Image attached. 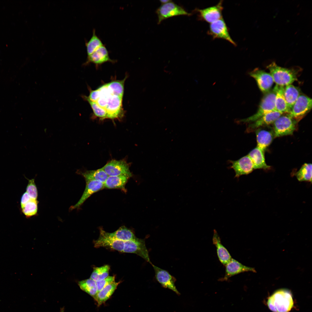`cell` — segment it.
<instances>
[{"label":"cell","mask_w":312,"mask_h":312,"mask_svg":"<svg viewBox=\"0 0 312 312\" xmlns=\"http://www.w3.org/2000/svg\"><path fill=\"white\" fill-rule=\"evenodd\" d=\"M100 92L104 109L107 114L108 118L112 120L122 119L125 113L122 108L123 97L113 94L107 86L102 88Z\"/></svg>","instance_id":"cell-1"},{"label":"cell","mask_w":312,"mask_h":312,"mask_svg":"<svg viewBox=\"0 0 312 312\" xmlns=\"http://www.w3.org/2000/svg\"><path fill=\"white\" fill-rule=\"evenodd\" d=\"M267 304L274 312H289L294 305L291 293L286 289H278L269 298Z\"/></svg>","instance_id":"cell-2"},{"label":"cell","mask_w":312,"mask_h":312,"mask_svg":"<svg viewBox=\"0 0 312 312\" xmlns=\"http://www.w3.org/2000/svg\"><path fill=\"white\" fill-rule=\"evenodd\" d=\"M267 68L276 85L285 87L297 80V73L295 69L280 66L275 62L269 64Z\"/></svg>","instance_id":"cell-3"},{"label":"cell","mask_w":312,"mask_h":312,"mask_svg":"<svg viewBox=\"0 0 312 312\" xmlns=\"http://www.w3.org/2000/svg\"><path fill=\"white\" fill-rule=\"evenodd\" d=\"M298 120L288 114L281 115L273 123L274 138L292 135L296 129Z\"/></svg>","instance_id":"cell-4"},{"label":"cell","mask_w":312,"mask_h":312,"mask_svg":"<svg viewBox=\"0 0 312 312\" xmlns=\"http://www.w3.org/2000/svg\"><path fill=\"white\" fill-rule=\"evenodd\" d=\"M275 96V92L273 89L265 94L257 112L253 115L241 121L244 122H252L264 115L276 110L274 104Z\"/></svg>","instance_id":"cell-5"},{"label":"cell","mask_w":312,"mask_h":312,"mask_svg":"<svg viewBox=\"0 0 312 312\" xmlns=\"http://www.w3.org/2000/svg\"><path fill=\"white\" fill-rule=\"evenodd\" d=\"M158 18V24L163 20L170 17L178 15L190 16L192 13L188 12L181 6L171 1L162 4L156 10Z\"/></svg>","instance_id":"cell-6"},{"label":"cell","mask_w":312,"mask_h":312,"mask_svg":"<svg viewBox=\"0 0 312 312\" xmlns=\"http://www.w3.org/2000/svg\"><path fill=\"white\" fill-rule=\"evenodd\" d=\"M207 33L213 39H222L235 46L236 45L229 34L228 28L223 18L210 23Z\"/></svg>","instance_id":"cell-7"},{"label":"cell","mask_w":312,"mask_h":312,"mask_svg":"<svg viewBox=\"0 0 312 312\" xmlns=\"http://www.w3.org/2000/svg\"><path fill=\"white\" fill-rule=\"evenodd\" d=\"M312 107L311 99L305 95L300 94L287 114L298 120L309 112Z\"/></svg>","instance_id":"cell-8"},{"label":"cell","mask_w":312,"mask_h":312,"mask_svg":"<svg viewBox=\"0 0 312 312\" xmlns=\"http://www.w3.org/2000/svg\"><path fill=\"white\" fill-rule=\"evenodd\" d=\"M102 168L108 176H124L130 178L132 176L129 165L124 159H112Z\"/></svg>","instance_id":"cell-9"},{"label":"cell","mask_w":312,"mask_h":312,"mask_svg":"<svg viewBox=\"0 0 312 312\" xmlns=\"http://www.w3.org/2000/svg\"><path fill=\"white\" fill-rule=\"evenodd\" d=\"M222 1H220L216 5L203 9H196L199 19L210 24L222 18L223 9Z\"/></svg>","instance_id":"cell-10"},{"label":"cell","mask_w":312,"mask_h":312,"mask_svg":"<svg viewBox=\"0 0 312 312\" xmlns=\"http://www.w3.org/2000/svg\"><path fill=\"white\" fill-rule=\"evenodd\" d=\"M249 74L255 80L259 90L265 94L271 90L274 82L269 73L256 68L250 72Z\"/></svg>","instance_id":"cell-11"},{"label":"cell","mask_w":312,"mask_h":312,"mask_svg":"<svg viewBox=\"0 0 312 312\" xmlns=\"http://www.w3.org/2000/svg\"><path fill=\"white\" fill-rule=\"evenodd\" d=\"M154 269L155 278L157 281L164 288L169 289L178 295L180 293L175 285L176 278L167 271L157 267L152 263H150Z\"/></svg>","instance_id":"cell-12"},{"label":"cell","mask_w":312,"mask_h":312,"mask_svg":"<svg viewBox=\"0 0 312 312\" xmlns=\"http://www.w3.org/2000/svg\"><path fill=\"white\" fill-rule=\"evenodd\" d=\"M85 188L81 198L75 205L70 207V211L79 209L92 195L104 188V183L100 181L89 179H85Z\"/></svg>","instance_id":"cell-13"},{"label":"cell","mask_w":312,"mask_h":312,"mask_svg":"<svg viewBox=\"0 0 312 312\" xmlns=\"http://www.w3.org/2000/svg\"><path fill=\"white\" fill-rule=\"evenodd\" d=\"M233 168L235 172V177L239 178L243 175L248 174L255 169L253 162L248 155L244 156L238 160L231 161Z\"/></svg>","instance_id":"cell-14"},{"label":"cell","mask_w":312,"mask_h":312,"mask_svg":"<svg viewBox=\"0 0 312 312\" xmlns=\"http://www.w3.org/2000/svg\"><path fill=\"white\" fill-rule=\"evenodd\" d=\"M225 272L221 281H227L230 277L239 273L247 272H256L254 268L245 265L235 259L232 258L225 265Z\"/></svg>","instance_id":"cell-15"},{"label":"cell","mask_w":312,"mask_h":312,"mask_svg":"<svg viewBox=\"0 0 312 312\" xmlns=\"http://www.w3.org/2000/svg\"><path fill=\"white\" fill-rule=\"evenodd\" d=\"M115 62V60L110 58L108 51L103 45L92 54L88 56L87 60L83 65L86 66L90 63H93L98 67L105 62H109L114 63Z\"/></svg>","instance_id":"cell-16"},{"label":"cell","mask_w":312,"mask_h":312,"mask_svg":"<svg viewBox=\"0 0 312 312\" xmlns=\"http://www.w3.org/2000/svg\"><path fill=\"white\" fill-rule=\"evenodd\" d=\"M266 127L259 128L255 130L257 146L264 152L274 138L273 130L266 128Z\"/></svg>","instance_id":"cell-17"},{"label":"cell","mask_w":312,"mask_h":312,"mask_svg":"<svg viewBox=\"0 0 312 312\" xmlns=\"http://www.w3.org/2000/svg\"><path fill=\"white\" fill-rule=\"evenodd\" d=\"M282 114L276 110L268 113L249 124L247 131H252L261 127L268 126L273 124Z\"/></svg>","instance_id":"cell-18"},{"label":"cell","mask_w":312,"mask_h":312,"mask_svg":"<svg viewBox=\"0 0 312 312\" xmlns=\"http://www.w3.org/2000/svg\"><path fill=\"white\" fill-rule=\"evenodd\" d=\"M100 233L110 238L123 241L133 239L137 237L133 232L125 226L120 227L116 231L111 233L105 231L103 229L99 228Z\"/></svg>","instance_id":"cell-19"},{"label":"cell","mask_w":312,"mask_h":312,"mask_svg":"<svg viewBox=\"0 0 312 312\" xmlns=\"http://www.w3.org/2000/svg\"><path fill=\"white\" fill-rule=\"evenodd\" d=\"M212 241L213 244L216 247L217 254L220 261L225 266L232 258L228 250L222 244L220 237L215 229L213 231Z\"/></svg>","instance_id":"cell-20"},{"label":"cell","mask_w":312,"mask_h":312,"mask_svg":"<svg viewBox=\"0 0 312 312\" xmlns=\"http://www.w3.org/2000/svg\"><path fill=\"white\" fill-rule=\"evenodd\" d=\"M284 87L276 85L273 88L275 93V109L282 114L284 113L288 114L290 111L284 96Z\"/></svg>","instance_id":"cell-21"},{"label":"cell","mask_w":312,"mask_h":312,"mask_svg":"<svg viewBox=\"0 0 312 312\" xmlns=\"http://www.w3.org/2000/svg\"><path fill=\"white\" fill-rule=\"evenodd\" d=\"M120 282V281L118 282H114L107 285L97 293L93 298L97 303L98 307L105 303L111 297Z\"/></svg>","instance_id":"cell-22"},{"label":"cell","mask_w":312,"mask_h":312,"mask_svg":"<svg viewBox=\"0 0 312 312\" xmlns=\"http://www.w3.org/2000/svg\"><path fill=\"white\" fill-rule=\"evenodd\" d=\"M248 155L253 162L255 169H270V166L266 163L264 152L257 146L251 151Z\"/></svg>","instance_id":"cell-23"},{"label":"cell","mask_w":312,"mask_h":312,"mask_svg":"<svg viewBox=\"0 0 312 312\" xmlns=\"http://www.w3.org/2000/svg\"><path fill=\"white\" fill-rule=\"evenodd\" d=\"M129 178L124 176H108L104 183V188L118 189L126 192L125 186Z\"/></svg>","instance_id":"cell-24"},{"label":"cell","mask_w":312,"mask_h":312,"mask_svg":"<svg viewBox=\"0 0 312 312\" xmlns=\"http://www.w3.org/2000/svg\"><path fill=\"white\" fill-rule=\"evenodd\" d=\"M77 174L83 176L85 179L97 181L104 183L108 176L102 168L94 170L82 171L79 170L76 171Z\"/></svg>","instance_id":"cell-25"},{"label":"cell","mask_w":312,"mask_h":312,"mask_svg":"<svg viewBox=\"0 0 312 312\" xmlns=\"http://www.w3.org/2000/svg\"><path fill=\"white\" fill-rule=\"evenodd\" d=\"M300 94L299 88L291 84L284 87V96L290 110Z\"/></svg>","instance_id":"cell-26"},{"label":"cell","mask_w":312,"mask_h":312,"mask_svg":"<svg viewBox=\"0 0 312 312\" xmlns=\"http://www.w3.org/2000/svg\"><path fill=\"white\" fill-rule=\"evenodd\" d=\"M78 285L82 290L93 298L98 292L96 282L90 278L79 281Z\"/></svg>","instance_id":"cell-27"},{"label":"cell","mask_w":312,"mask_h":312,"mask_svg":"<svg viewBox=\"0 0 312 312\" xmlns=\"http://www.w3.org/2000/svg\"><path fill=\"white\" fill-rule=\"evenodd\" d=\"M296 176L300 181L312 182V164L305 163L296 173Z\"/></svg>","instance_id":"cell-28"},{"label":"cell","mask_w":312,"mask_h":312,"mask_svg":"<svg viewBox=\"0 0 312 312\" xmlns=\"http://www.w3.org/2000/svg\"><path fill=\"white\" fill-rule=\"evenodd\" d=\"M85 44L88 56L92 54L99 48L103 45L101 40L96 35L95 29H93L91 37L88 41L86 42Z\"/></svg>","instance_id":"cell-29"},{"label":"cell","mask_w":312,"mask_h":312,"mask_svg":"<svg viewBox=\"0 0 312 312\" xmlns=\"http://www.w3.org/2000/svg\"><path fill=\"white\" fill-rule=\"evenodd\" d=\"M127 76L122 80H115L106 83L109 90L113 94L123 97L124 88V84Z\"/></svg>","instance_id":"cell-30"},{"label":"cell","mask_w":312,"mask_h":312,"mask_svg":"<svg viewBox=\"0 0 312 312\" xmlns=\"http://www.w3.org/2000/svg\"><path fill=\"white\" fill-rule=\"evenodd\" d=\"M110 269V267L108 265L94 267L90 278L96 282L101 280L109 276Z\"/></svg>","instance_id":"cell-31"},{"label":"cell","mask_w":312,"mask_h":312,"mask_svg":"<svg viewBox=\"0 0 312 312\" xmlns=\"http://www.w3.org/2000/svg\"><path fill=\"white\" fill-rule=\"evenodd\" d=\"M81 97L83 100L88 102L92 109L94 116L102 120L108 118L107 114L105 109L99 106L96 102L91 101L87 96L82 95Z\"/></svg>","instance_id":"cell-32"},{"label":"cell","mask_w":312,"mask_h":312,"mask_svg":"<svg viewBox=\"0 0 312 312\" xmlns=\"http://www.w3.org/2000/svg\"><path fill=\"white\" fill-rule=\"evenodd\" d=\"M38 203L37 200L31 198L27 203L21 207L23 213L27 217H30L37 214Z\"/></svg>","instance_id":"cell-33"},{"label":"cell","mask_w":312,"mask_h":312,"mask_svg":"<svg viewBox=\"0 0 312 312\" xmlns=\"http://www.w3.org/2000/svg\"><path fill=\"white\" fill-rule=\"evenodd\" d=\"M28 180V183L26 188V192L31 198L37 200L38 196L37 189L34 179Z\"/></svg>","instance_id":"cell-34"},{"label":"cell","mask_w":312,"mask_h":312,"mask_svg":"<svg viewBox=\"0 0 312 312\" xmlns=\"http://www.w3.org/2000/svg\"><path fill=\"white\" fill-rule=\"evenodd\" d=\"M115 276H108L105 278L96 282L98 292L108 284L115 281Z\"/></svg>","instance_id":"cell-35"},{"label":"cell","mask_w":312,"mask_h":312,"mask_svg":"<svg viewBox=\"0 0 312 312\" xmlns=\"http://www.w3.org/2000/svg\"><path fill=\"white\" fill-rule=\"evenodd\" d=\"M31 198L28 193L26 192L24 193L23 195L21 200V207L27 203Z\"/></svg>","instance_id":"cell-36"},{"label":"cell","mask_w":312,"mask_h":312,"mask_svg":"<svg viewBox=\"0 0 312 312\" xmlns=\"http://www.w3.org/2000/svg\"><path fill=\"white\" fill-rule=\"evenodd\" d=\"M172 1L170 0H160L159 1L162 4L167 3Z\"/></svg>","instance_id":"cell-37"},{"label":"cell","mask_w":312,"mask_h":312,"mask_svg":"<svg viewBox=\"0 0 312 312\" xmlns=\"http://www.w3.org/2000/svg\"><path fill=\"white\" fill-rule=\"evenodd\" d=\"M64 308H62L61 309L60 312H64Z\"/></svg>","instance_id":"cell-38"}]
</instances>
